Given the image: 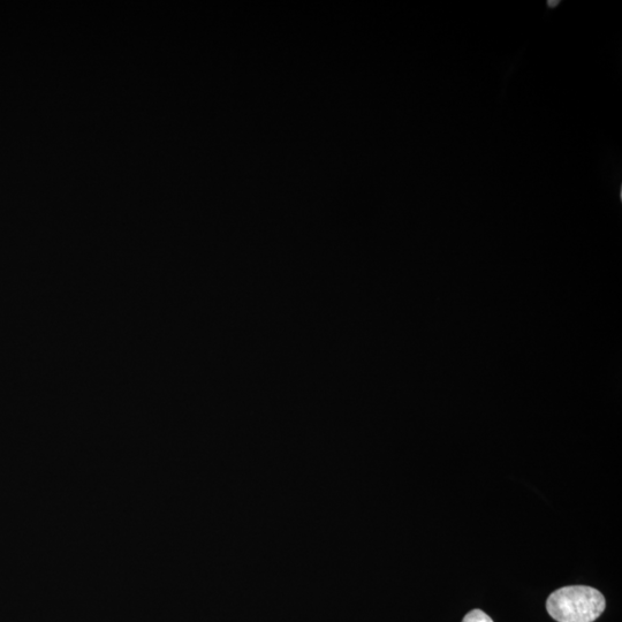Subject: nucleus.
<instances>
[{
    "mask_svg": "<svg viewBox=\"0 0 622 622\" xmlns=\"http://www.w3.org/2000/svg\"><path fill=\"white\" fill-rule=\"evenodd\" d=\"M606 608L605 597L595 588H560L546 601V610L558 622H594Z\"/></svg>",
    "mask_w": 622,
    "mask_h": 622,
    "instance_id": "nucleus-1",
    "label": "nucleus"
},
{
    "mask_svg": "<svg viewBox=\"0 0 622 622\" xmlns=\"http://www.w3.org/2000/svg\"><path fill=\"white\" fill-rule=\"evenodd\" d=\"M462 622H493L487 613L482 610L476 609L470 611Z\"/></svg>",
    "mask_w": 622,
    "mask_h": 622,
    "instance_id": "nucleus-2",
    "label": "nucleus"
}]
</instances>
